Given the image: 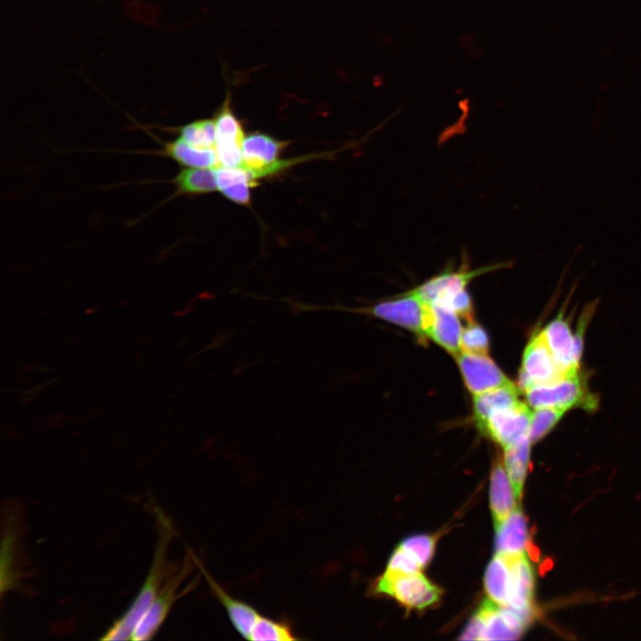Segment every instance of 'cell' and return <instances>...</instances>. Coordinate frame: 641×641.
I'll list each match as a JSON object with an SVG mask.
<instances>
[{
	"label": "cell",
	"instance_id": "cell-28",
	"mask_svg": "<svg viewBox=\"0 0 641 641\" xmlns=\"http://www.w3.org/2000/svg\"><path fill=\"white\" fill-rule=\"evenodd\" d=\"M434 536L421 534L405 539L400 546L425 567L434 555Z\"/></svg>",
	"mask_w": 641,
	"mask_h": 641
},
{
	"label": "cell",
	"instance_id": "cell-12",
	"mask_svg": "<svg viewBox=\"0 0 641 641\" xmlns=\"http://www.w3.org/2000/svg\"><path fill=\"white\" fill-rule=\"evenodd\" d=\"M199 569L208 581L212 592L224 607L235 630L244 638L250 640L251 635L263 617L254 606L237 599L226 592L199 564Z\"/></svg>",
	"mask_w": 641,
	"mask_h": 641
},
{
	"label": "cell",
	"instance_id": "cell-11",
	"mask_svg": "<svg viewBox=\"0 0 641 641\" xmlns=\"http://www.w3.org/2000/svg\"><path fill=\"white\" fill-rule=\"evenodd\" d=\"M426 305V336L457 356L461 352L463 329L458 316L451 310L436 304Z\"/></svg>",
	"mask_w": 641,
	"mask_h": 641
},
{
	"label": "cell",
	"instance_id": "cell-4",
	"mask_svg": "<svg viewBox=\"0 0 641 641\" xmlns=\"http://www.w3.org/2000/svg\"><path fill=\"white\" fill-rule=\"evenodd\" d=\"M375 590L414 609H423L434 604L442 593L421 572L408 573L388 569L376 582Z\"/></svg>",
	"mask_w": 641,
	"mask_h": 641
},
{
	"label": "cell",
	"instance_id": "cell-13",
	"mask_svg": "<svg viewBox=\"0 0 641 641\" xmlns=\"http://www.w3.org/2000/svg\"><path fill=\"white\" fill-rule=\"evenodd\" d=\"M541 332L557 362L568 372L578 371L580 365L575 361L574 334L564 312H560Z\"/></svg>",
	"mask_w": 641,
	"mask_h": 641
},
{
	"label": "cell",
	"instance_id": "cell-26",
	"mask_svg": "<svg viewBox=\"0 0 641 641\" xmlns=\"http://www.w3.org/2000/svg\"><path fill=\"white\" fill-rule=\"evenodd\" d=\"M567 412L564 409L544 407L531 415L530 439L536 442L547 435Z\"/></svg>",
	"mask_w": 641,
	"mask_h": 641
},
{
	"label": "cell",
	"instance_id": "cell-5",
	"mask_svg": "<svg viewBox=\"0 0 641 641\" xmlns=\"http://www.w3.org/2000/svg\"><path fill=\"white\" fill-rule=\"evenodd\" d=\"M572 373L574 372L566 371L557 362L542 332H536L531 336L523 354L518 388L525 392L535 385L557 382Z\"/></svg>",
	"mask_w": 641,
	"mask_h": 641
},
{
	"label": "cell",
	"instance_id": "cell-2",
	"mask_svg": "<svg viewBox=\"0 0 641 641\" xmlns=\"http://www.w3.org/2000/svg\"><path fill=\"white\" fill-rule=\"evenodd\" d=\"M195 564L196 557L192 553L188 554L182 563L175 564L154 601L135 626L131 639L148 640L157 633L175 601L196 586L197 579L179 590L184 580L193 571Z\"/></svg>",
	"mask_w": 641,
	"mask_h": 641
},
{
	"label": "cell",
	"instance_id": "cell-20",
	"mask_svg": "<svg viewBox=\"0 0 641 641\" xmlns=\"http://www.w3.org/2000/svg\"><path fill=\"white\" fill-rule=\"evenodd\" d=\"M530 435H525L505 450V467L516 499L522 496L530 455Z\"/></svg>",
	"mask_w": 641,
	"mask_h": 641
},
{
	"label": "cell",
	"instance_id": "cell-3",
	"mask_svg": "<svg viewBox=\"0 0 641 641\" xmlns=\"http://www.w3.org/2000/svg\"><path fill=\"white\" fill-rule=\"evenodd\" d=\"M579 370L557 382L528 389L524 392L527 403L534 409L551 407L567 411L574 408L596 410L598 398L589 391L585 377Z\"/></svg>",
	"mask_w": 641,
	"mask_h": 641
},
{
	"label": "cell",
	"instance_id": "cell-9",
	"mask_svg": "<svg viewBox=\"0 0 641 641\" xmlns=\"http://www.w3.org/2000/svg\"><path fill=\"white\" fill-rule=\"evenodd\" d=\"M457 362L466 386L474 394L511 383L487 354L460 352Z\"/></svg>",
	"mask_w": 641,
	"mask_h": 641
},
{
	"label": "cell",
	"instance_id": "cell-17",
	"mask_svg": "<svg viewBox=\"0 0 641 641\" xmlns=\"http://www.w3.org/2000/svg\"><path fill=\"white\" fill-rule=\"evenodd\" d=\"M218 190L230 200L248 206L250 204L252 187L256 180L251 174L241 167H215Z\"/></svg>",
	"mask_w": 641,
	"mask_h": 641
},
{
	"label": "cell",
	"instance_id": "cell-31",
	"mask_svg": "<svg viewBox=\"0 0 641 641\" xmlns=\"http://www.w3.org/2000/svg\"><path fill=\"white\" fill-rule=\"evenodd\" d=\"M422 566L399 546L391 556L386 569L408 573L420 572Z\"/></svg>",
	"mask_w": 641,
	"mask_h": 641
},
{
	"label": "cell",
	"instance_id": "cell-25",
	"mask_svg": "<svg viewBox=\"0 0 641 641\" xmlns=\"http://www.w3.org/2000/svg\"><path fill=\"white\" fill-rule=\"evenodd\" d=\"M179 135L190 145L199 148H214L216 142V129L214 119H200L177 129Z\"/></svg>",
	"mask_w": 641,
	"mask_h": 641
},
{
	"label": "cell",
	"instance_id": "cell-22",
	"mask_svg": "<svg viewBox=\"0 0 641 641\" xmlns=\"http://www.w3.org/2000/svg\"><path fill=\"white\" fill-rule=\"evenodd\" d=\"M510 571L507 559L496 554L484 575V588L489 598L499 605H507L509 596Z\"/></svg>",
	"mask_w": 641,
	"mask_h": 641
},
{
	"label": "cell",
	"instance_id": "cell-27",
	"mask_svg": "<svg viewBox=\"0 0 641 641\" xmlns=\"http://www.w3.org/2000/svg\"><path fill=\"white\" fill-rule=\"evenodd\" d=\"M460 345L461 352L488 354L489 337L480 325L475 321L467 322V325L462 329Z\"/></svg>",
	"mask_w": 641,
	"mask_h": 641
},
{
	"label": "cell",
	"instance_id": "cell-18",
	"mask_svg": "<svg viewBox=\"0 0 641 641\" xmlns=\"http://www.w3.org/2000/svg\"><path fill=\"white\" fill-rule=\"evenodd\" d=\"M163 149L158 152L169 157L187 167L214 168L218 165L214 148L199 149L190 145L180 136L174 141L162 142Z\"/></svg>",
	"mask_w": 641,
	"mask_h": 641
},
{
	"label": "cell",
	"instance_id": "cell-6",
	"mask_svg": "<svg viewBox=\"0 0 641 641\" xmlns=\"http://www.w3.org/2000/svg\"><path fill=\"white\" fill-rule=\"evenodd\" d=\"M287 145V142L279 141L265 134H251L243 141L242 167L257 180L277 174L304 159H280Z\"/></svg>",
	"mask_w": 641,
	"mask_h": 641
},
{
	"label": "cell",
	"instance_id": "cell-16",
	"mask_svg": "<svg viewBox=\"0 0 641 641\" xmlns=\"http://www.w3.org/2000/svg\"><path fill=\"white\" fill-rule=\"evenodd\" d=\"M520 389L512 382L478 394H474V417L478 429L497 410L514 407L520 402Z\"/></svg>",
	"mask_w": 641,
	"mask_h": 641
},
{
	"label": "cell",
	"instance_id": "cell-7",
	"mask_svg": "<svg viewBox=\"0 0 641 641\" xmlns=\"http://www.w3.org/2000/svg\"><path fill=\"white\" fill-rule=\"evenodd\" d=\"M531 415L527 405L522 402L514 407L493 411L479 430L506 449L530 435Z\"/></svg>",
	"mask_w": 641,
	"mask_h": 641
},
{
	"label": "cell",
	"instance_id": "cell-10",
	"mask_svg": "<svg viewBox=\"0 0 641 641\" xmlns=\"http://www.w3.org/2000/svg\"><path fill=\"white\" fill-rule=\"evenodd\" d=\"M505 266L507 264L503 263L474 270H469L467 264H462L458 271L448 268L413 289V292L425 304H431L443 295L466 289L467 285L477 276Z\"/></svg>",
	"mask_w": 641,
	"mask_h": 641
},
{
	"label": "cell",
	"instance_id": "cell-23",
	"mask_svg": "<svg viewBox=\"0 0 641 641\" xmlns=\"http://www.w3.org/2000/svg\"><path fill=\"white\" fill-rule=\"evenodd\" d=\"M214 120L216 129L215 144H243L245 137L242 123L233 112L230 93H227Z\"/></svg>",
	"mask_w": 641,
	"mask_h": 641
},
{
	"label": "cell",
	"instance_id": "cell-29",
	"mask_svg": "<svg viewBox=\"0 0 641 641\" xmlns=\"http://www.w3.org/2000/svg\"><path fill=\"white\" fill-rule=\"evenodd\" d=\"M432 304H436L451 310L459 318L466 320L467 322L474 321L472 300L466 289L443 295Z\"/></svg>",
	"mask_w": 641,
	"mask_h": 641
},
{
	"label": "cell",
	"instance_id": "cell-8",
	"mask_svg": "<svg viewBox=\"0 0 641 641\" xmlns=\"http://www.w3.org/2000/svg\"><path fill=\"white\" fill-rule=\"evenodd\" d=\"M507 561L510 571V586L507 604L528 625L533 619L532 606L533 572L525 553L499 554Z\"/></svg>",
	"mask_w": 641,
	"mask_h": 641
},
{
	"label": "cell",
	"instance_id": "cell-24",
	"mask_svg": "<svg viewBox=\"0 0 641 641\" xmlns=\"http://www.w3.org/2000/svg\"><path fill=\"white\" fill-rule=\"evenodd\" d=\"M292 623L286 618L273 619L263 615L254 629L250 640L252 641H291L298 640Z\"/></svg>",
	"mask_w": 641,
	"mask_h": 641
},
{
	"label": "cell",
	"instance_id": "cell-14",
	"mask_svg": "<svg viewBox=\"0 0 641 641\" xmlns=\"http://www.w3.org/2000/svg\"><path fill=\"white\" fill-rule=\"evenodd\" d=\"M495 530L496 554L524 553L528 542L527 525L520 508H515L504 521L495 524Z\"/></svg>",
	"mask_w": 641,
	"mask_h": 641
},
{
	"label": "cell",
	"instance_id": "cell-1",
	"mask_svg": "<svg viewBox=\"0 0 641 641\" xmlns=\"http://www.w3.org/2000/svg\"><path fill=\"white\" fill-rule=\"evenodd\" d=\"M158 520L159 535L147 578L130 607L108 629L101 637V640L131 639L135 626L154 601L176 564L166 560L167 547L174 534L173 527L165 516L160 515Z\"/></svg>",
	"mask_w": 641,
	"mask_h": 641
},
{
	"label": "cell",
	"instance_id": "cell-15",
	"mask_svg": "<svg viewBox=\"0 0 641 641\" xmlns=\"http://www.w3.org/2000/svg\"><path fill=\"white\" fill-rule=\"evenodd\" d=\"M515 494L501 460L495 462L491 475L490 502L494 523L504 521L515 508Z\"/></svg>",
	"mask_w": 641,
	"mask_h": 641
},
{
	"label": "cell",
	"instance_id": "cell-21",
	"mask_svg": "<svg viewBox=\"0 0 641 641\" xmlns=\"http://www.w3.org/2000/svg\"><path fill=\"white\" fill-rule=\"evenodd\" d=\"M483 624V640H515L520 634L505 619L500 605L491 599H484L476 612Z\"/></svg>",
	"mask_w": 641,
	"mask_h": 641
},
{
	"label": "cell",
	"instance_id": "cell-19",
	"mask_svg": "<svg viewBox=\"0 0 641 641\" xmlns=\"http://www.w3.org/2000/svg\"><path fill=\"white\" fill-rule=\"evenodd\" d=\"M171 183L178 195H199L218 190L215 168L187 167L179 172Z\"/></svg>",
	"mask_w": 641,
	"mask_h": 641
},
{
	"label": "cell",
	"instance_id": "cell-30",
	"mask_svg": "<svg viewBox=\"0 0 641 641\" xmlns=\"http://www.w3.org/2000/svg\"><path fill=\"white\" fill-rule=\"evenodd\" d=\"M596 302L588 304L579 317L577 330L574 334V355L575 361L580 365L583 353L585 331L592 319L596 307Z\"/></svg>",
	"mask_w": 641,
	"mask_h": 641
},
{
	"label": "cell",
	"instance_id": "cell-33",
	"mask_svg": "<svg viewBox=\"0 0 641 641\" xmlns=\"http://www.w3.org/2000/svg\"><path fill=\"white\" fill-rule=\"evenodd\" d=\"M526 549H527V553L531 556V558L533 561L538 562L540 559L539 549L536 547H534V545L532 543H531L530 541H528L526 544Z\"/></svg>",
	"mask_w": 641,
	"mask_h": 641
},
{
	"label": "cell",
	"instance_id": "cell-32",
	"mask_svg": "<svg viewBox=\"0 0 641 641\" xmlns=\"http://www.w3.org/2000/svg\"><path fill=\"white\" fill-rule=\"evenodd\" d=\"M483 624L480 615L475 614L471 618L459 639L463 640H483Z\"/></svg>",
	"mask_w": 641,
	"mask_h": 641
}]
</instances>
